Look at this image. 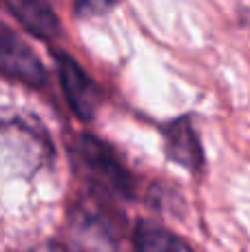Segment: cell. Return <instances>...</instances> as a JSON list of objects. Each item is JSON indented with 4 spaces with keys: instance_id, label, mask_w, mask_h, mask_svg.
<instances>
[{
    "instance_id": "cell-1",
    "label": "cell",
    "mask_w": 250,
    "mask_h": 252,
    "mask_svg": "<svg viewBox=\"0 0 250 252\" xmlns=\"http://www.w3.org/2000/svg\"><path fill=\"white\" fill-rule=\"evenodd\" d=\"M75 157L87 173L89 182L97 188L106 190L109 195H131V175L104 142L91 135H82L75 142Z\"/></svg>"
},
{
    "instance_id": "cell-2",
    "label": "cell",
    "mask_w": 250,
    "mask_h": 252,
    "mask_svg": "<svg viewBox=\"0 0 250 252\" xmlns=\"http://www.w3.org/2000/svg\"><path fill=\"white\" fill-rule=\"evenodd\" d=\"M0 73L31 87H42L47 82V69L35 51L20 35L2 25H0Z\"/></svg>"
},
{
    "instance_id": "cell-3",
    "label": "cell",
    "mask_w": 250,
    "mask_h": 252,
    "mask_svg": "<svg viewBox=\"0 0 250 252\" xmlns=\"http://www.w3.org/2000/svg\"><path fill=\"white\" fill-rule=\"evenodd\" d=\"M58 73L64 97L80 120H91L100 104V91L84 69L66 53H58Z\"/></svg>"
},
{
    "instance_id": "cell-4",
    "label": "cell",
    "mask_w": 250,
    "mask_h": 252,
    "mask_svg": "<svg viewBox=\"0 0 250 252\" xmlns=\"http://www.w3.org/2000/svg\"><path fill=\"white\" fill-rule=\"evenodd\" d=\"M4 2L9 11L20 20V25L33 35L51 40L60 33V20L49 0H4Z\"/></svg>"
},
{
    "instance_id": "cell-5",
    "label": "cell",
    "mask_w": 250,
    "mask_h": 252,
    "mask_svg": "<svg viewBox=\"0 0 250 252\" xmlns=\"http://www.w3.org/2000/svg\"><path fill=\"white\" fill-rule=\"evenodd\" d=\"M166 151L177 164L195 170L202 164V148L195 128L190 126L188 120H177L166 128Z\"/></svg>"
},
{
    "instance_id": "cell-6",
    "label": "cell",
    "mask_w": 250,
    "mask_h": 252,
    "mask_svg": "<svg viewBox=\"0 0 250 252\" xmlns=\"http://www.w3.org/2000/svg\"><path fill=\"white\" fill-rule=\"evenodd\" d=\"M135 248L144 252H180L190 250V246L162 226L140 223L135 230Z\"/></svg>"
},
{
    "instance_id": "cell-7",
    "label": "cell",
    "mask_w": 250,
    "mask_h": 252,
    "mask_svg": "<svg viewBox=\"0 0 250 252\" xmlns=\"http://www.w3.org/2000/svg\"><path fill=\"white\" fill-rule=\"evenodd\" d=\"M75 11L82 16H100L120 4V0H73Z\"/></svg>"
}]
</instances>
